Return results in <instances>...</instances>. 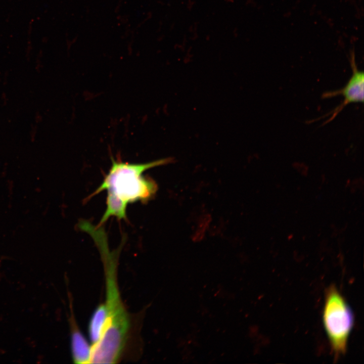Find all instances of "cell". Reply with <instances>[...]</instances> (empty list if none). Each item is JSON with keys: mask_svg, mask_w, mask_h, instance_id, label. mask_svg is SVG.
Here are the masks:
<instances>
[{"mask_svg": "<svg viewBox=\"0 0 364 364\" xmlns=\"http://www.w3.org/2000/svg\"><path fill=\"white\" fill-rule=\"evenodd\" d=\"M112 165L102 183L89 196L106 190V209L99 223L104 224L109 217L126 219L127 204L137 201L147 202L155 195L158 186L151 178L143 175L147 170L167 164L172 158L158 159L146 163H130L111 157Z\"/></svg>", "mask_w": 364, "mask_h": 364, "instance_id": "cell-1", "label": "cell"}, {"mask_svg": "<svg viewBox=\"0 0 364 364\" xmlns=\"http://www.w3.org/2000/svg\"><path fill=\"white\" fill-rule=\"evenodd\" d=\"M106 290V327L99 341L92 345V360L95 363L117 361L124 348L130 326L118 287L110 286Z\"/></svg>", "mask_w": 364, "mask_h": 364, "instance_id": "cell-2", "label": "cell"}, {"mask_svg": "<svg viewBox=\"0 0 364 364\" xmlns=\"http://www.w3.org/2000/svg\"><path fill=\"white\" fill-rule=\"evenodd\" d=\"M323 322L332 350L338 357L346 351L353 316L343 297L333 286L326 293Z\"/></svg>", "mask_w": 364, "mask_h": 364, "instance_id": "cell-3", "label": "cell"}, {"mask_svg": "<svg viewBox=\"0 0 364 364\" xmlns=\"http://www.w3.org/2000/svg\"><path fill=\"white\" fill-rule=\"evenodd\" d=\"M350 61L352 74L345 86L338 90L325 93L323 95L322 97L324 98H332L339 95H342L344 98L343 102L328 114H331L328 122L334 118L348 104L363 102L364 73L357 67L354 51L350 53Z\"/></svg>", "mask_w": 364, "mask_h": 364, "instance_id": "cell-4", "label": "cell"}, {"mask_svg": "<svg viewBox=\"0 0 364 364\" xmlns=\"http://www.w3.org/2000/svg\"><path fill=\"white\" fill-rule=\"evenodd\" d=\"M72 358L78 364L90 363L92 345H89L83 335L77 329L73 330L71 338Z\"/></svg>", "mask_w": 364, "mask_h": 364, "instance_id": "cell-5", "label": "cell"}, {"mask_svg": "<svg viewBox=\"0 0 364 364\" xmlns=\"http://www.w3.org/2000/svg\"><path fill=\"white\" fill-rule=\"evenodd\" d=\"M107 322V311L105 304L100 305L93 313L89 327V336L94 345L99 341L105 331Z\"/></svg>", "mask_w": 364, "mask_h": 364, "instance_id": "cell-6", "label": "cell"}]
</instances>
